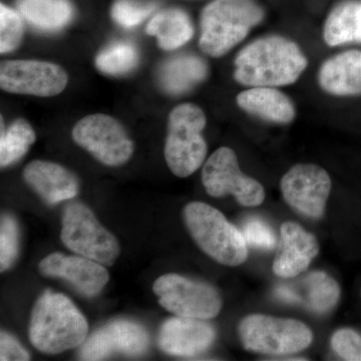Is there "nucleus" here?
<instances>
[{
	"mask_svg": "<svg viewBox=\"0 0 361 361\" xmlns=\"http://www.w3.org/2000/svg\"><path fill=\"white\" fill-rule=\"evenodd\" d=\"M308 63L303 49L294 40L283 35H264L240 49L233 78L245 87H287L295 84Z\"/></svg>",
	"mask_w": 361,
	"mask_h": 361,
	"instance_id": "obj_1",
	"label": "nucleus"
},
{
	"mask_svg": "<svg viewBox=\"0 0 361 361\" xmlns=\"http://www.w3.org/2000/svg\"><path fill=\"white\" fill-rule=\"evenodd\" d=\"M89 324L68 297L45 291L37 299L30 316L28 336L40 353L59 355L82 345Z\"/></svg>",
	"mask_w": 361,
	"mask_h": 361,
	"instance_id": "obj_2",
	"label": "nucleus"
},
{
	"mask_svg": "<svg viewBox=\"0 0 361 361\" xmlns=\"http://www.w3.org/2000/svg\"><path fill=\"white\" fill-rule=\"evenodd\" d=\"M264 18L257 0H212L201 13L199 47L211 58H222Z\"/></svg>",
	"mask_w": 361,
	"mask_h": 361,
	"instance_id": "obj_3",
	"label": "nucleus"
},
{
	"mask_svg": "<svg viewBox=\"0 0 361 361\" xmlns=\"http://www.w3.org/2000/svg\"><path fill=\"white\" fill-rule=\"evenodd\" d=\"M183 218L199 248L220 264L236 267L248 258L243 234L217 209L192 202L183 210Z\"/></svg>",
	"mask_w": 361,
	"mask_h": 361,
	"instance_id": "obj_4",
	"label": "nucleus"
},
{
	"mask_svg": "<svg viewBox=\"0 0 361 361\" xmlns=\"http://www.w3.org/2000/svg\"><path fill=\"white\" fill-rule=\"evenodd\" d=\"M206 126L205 111L196 104H178L169 114L164 155L176 177H189L203 165L208 152Z\"/></svg>",
	"mask_w": 361,
	"mask_h": 361,
	"instance_id": "obj_5",
	"label": "nucleus"
},
{
	"mask_svg": "<svg viewBox=\"0 0 361 361\" xmlns=\"http://www.w3.org/2000/svg\"><path fill=\"white\" fill-rule=\"evenodd\" d=\"M238 331L244 348L269 355L299 353L313 339L311 330L298 320L262 314L246 316Z\"/></svg>",
	"mask_w": 361,
	"mask_h": 361,
	"instance_id": "obj_6",
	"label": "nucleus"
},
{
	"mask_svg": "<svg viewBox=\"0 0 361 361\" xmlns=\"http://www.w3.org/2000/svg\"><path fill=\"white\" fill-rule=\"evenodd\" d=\"M61 238L66 248L101 264H115L121 253L120 243L101 225L89 207L71 203L61 219Z\"/></svg>",
	"mask_w": 361,
	"mask_h": 361,
	"instance_id": "obj_7",
	"label": "nucleus"
},
{
	"mask_svg": "<svg viewBox=\"0 0 361 361\" xmlns=\"http://www.w3.org/2000/svg\"><path fill=\"white\" fill-rule=\"evenodd\" d=\"M73 141L109 167L125 165L134 154V142L123 123L106 114H92L73 126Z\"/></svg>",
	"mask_w": 361,
	"mask_h": 361,
	"instance_id": "obj_8",
	"label": "nucleus"
},
{
	"mask_svg": "<svg viewBox=\"0 0 361 361\" xmlns=\"http://www.w3.org/2000/svg\"><path fill=\"white\" fill-rule=\"evenodd\" d=\"M153 290L161 307L180 317L211 319L219 314L222 308V298L217 289L175 273L159 277Z\"/></svg>",
	"mask_w": 361,
	"mask_h": 361,
	"instance_id": "obj_9",
	"label": "nucleus"
},
{
	"mask_svg": "<svg viewBox=\"0 0 361 361\" xmlns=\"http://www.w3.org/2000/svg\"><path fill=\"white\" fill-rule=\"evenodd\" d=\"M202 183L207 193L215 198L232 195L240 205L246 207L264 202V188L242 172L236 153L228 147H221L209 157L202 171Z\"/></svg>",
	"mask_w": 361,
	"mask_h": 361,
	"instance_id": "obj_10",
	"label": "nucleus"
},
{
	"mask_svg": "<svg viewBox=\"0 0 361 361\" xmlns=\"http://www.w3.org/2000/svg\"><path fill=\"white\" fill-rule=\"evenodd\" d=\"M68 84L63 66L39 59H9L0 65V87L8 94L37 97L59 96Z\"/></svg>",
	"mask_w": 361,
	"mask_h": 361,
	"instance_id": "obj_11",
	"label": "nucleus"
},
{
	"mask_svg": "<svg viewBox=\"0 0 361 361\" xmlns=\"http://www.w3.org/2000/svg\"><path fill=\"white\" fill-rule=\"evenodd\" d=\"M331 186L329 173L315 164H297L285 173L280 182L288 205L313 219L324 215Z\"/></svg>",
	"mask_w": 361,
	"mask_h": 361,
	"instance_id": "obj_12",
	"label": "nucleus"
},
{
	"mask_svg": "<svg viewBox=\"0 0 361 361\" xmlns=\"http://www.w3.org/2000/svg\"><path fill=\"white\" fill-rule=\"evenodd\" d=\"M149 337L147 330L132 320H114L94 332L82 343V360H104L115 353L140 356L148 350Z\"/></svg>",
	"mask_w": 361,
	"mask_h": 361,
	"instance_id": "obj_13",
	"label": "nucleus"
},
{
	"mask_svg": "<svg viewBox=\"0 0 361 361\" xmlns=\"http://www.w3.org/2000/svg\"><path fill=\"white\" fill-rule=\"evenodd\" d=\"M39 268L44 276L66 280L87 297L97 295L110 280V274L103 264L80 255L49 254L40 261Z\"/></svg>",
	"mask_w": 361,
	"mask_h": 361,
	"instance_id": "obj_14",
	"label": "nucleus"
},
{
	"mask_svg": "<svg viewBox=\"0 0 361 361\" xmlns=\"http://www.w3.org/2000/svg\"><path fill=\"white\" fill-rule=\"evenodd\" d=\"M216 338L210 323L196 318H170L161 325L159 348L169 355L195 356L206 351Z\"/></svg>",
	"mask_w": 361,
	"mask_h": 361,
	"instance_id": "obj_15",
	"label": "nucleus"
},
{
	"mask_svg": "<svg viewBox=\"0 0 361 361\" xmlns=\"http://www.w3.org/2000/svg\"><path fill=\"white\" fill-rule=\"evenodd\" d=\"M280 233L281 242L273 261V272L279 277L298 276L317 256L319 244L314 235L296 223H283Z\"/></svg>",
	"mask_w": 361,
	"mask_h": 361,
	"instance_id": "obj_16",
	"label": "nucleus"
},
{
	"mask_svg": "<svg viewBox=\"0 0 361 361\" xmlns=\"http://www.w3.org/2000/svg\"><path fill=\"white\" fill-rule=\"evenodd\" d=\"M23 179L49 205L71 200L80 192L77 176L54 161H30L23 170Z\"/></svg>",
	"mask_w": 361,
	"mask_h": 361,
	"instance_id": "obj_17",
	"label": "nucleus"
},
{
	"mask_svg": "<svg viewBox=\"0 0 361 361\" xmlns=\"http://www.w3.org/2000/svg\"><path fill=\"white\" fill-rule=\"evenodd\" d=\"M275 296L289 304H300L312 312L323 314L331 310L341 297V288L334 278L322 271H315L299 281L297 288L279 286Z\"/></svg>",
	"mask_w": 361,
	"mask_h": 361,
	"instance_id": "obj_18",
	"label": "nucleus"
},
{
	"mask_svg": "<svg viewBox=\"0 0 361 361\" xmlns=\"http://www.w3.org/2000/svg\"><path fill=\"white\" fill-rule=\"evenodd\" d=\"M317 82L330 96H361V51L339 52L325 59L318 71Z\"/></svg>",
	"mask_w": 361,
	"mask_h": 361,
	"instance_id": "obj_19",
	"label": "nucleus"
},
{
	"mask_svg": "<svg viewBox=\"0 0 361 361\" xmlns=\"http://www.w3.org/2000/svg\"><path fill=\"white\" fill-rule=\"evenodd\" d=\"M236 104L244 113L275 125H289L297 115L291 97L278 87H247L237 94Z\"/></svg>",
	"mask_w": 361,
	"mask_h": 361,
	"instance_id": "obj_20",
	"label": "nucleus"
},
{
	"mask_svg": "<svg viewBox=\"0 0 361 361\" xmlns=\"http://www.w3.org/2000/svg\"><path fill=\"white\" fill-rule=\"evenodd\" d=\"M147 33L155 37L163 51H176L187 44L195 35L191 18L184 9L177 7L158 11L149 21Z\"/></svg>",
	"mask_w": 361,
	"mask_h": 361,
	"instance_id": "obj_21",
	"label": "nucleus"
},
{
	"mask_svg": "<svg viewBox=\"0 0 361 361\" xmlns=\"http://www.w3.org/2000/svg\"><path fill=\"white\" fill-rule=\"evenodd\" d=\"M208 66L195 56H174L164 61L158 73L159 84L170 94H183L193 90L206 80Z\"/></svg>",
	"mask_w": 361,
	"mask_h": 361,
	"instance_id": "obj_22",
	"label": "nucleus"
},
{
	"mask_svg": "<svg viewBox=\"0 0 361 361\" xmlns=\"http://www.w3.org/2000/svg\"><path fill=\"white\" fill-rule=\"evenodd\" d=\"M322 37L330 47L361 44V0H343L327 14Z\"/></svg>",
	"mask_w": 361,
	"mask_h": 361,
	"instance_id": "obj_23",
	"label": "nucleus"
},
{
	"mask_svg": "<svg viewBox=\"0 0 361 361\" xmlns=\"http://www.w3.org/2000/svg\"><path fill=\"white\" fill-rule=\"evenodd\" d=\"M18 6L30 25L44 32L63 30L73 18L70 0H20Z\"/></svg>",
	"mask_w": 361,
	"mask_h": 361,
	"instance_id": "obj_24",
	"label": "nucleus"
},
{
	"mask_svg": "<svg viewBox=\"0 0 361 361\" xmlns=\"http://www.w3.org/2000/svg\"><path fill=\"white\" fill-rule=\"evenodd\" d=\"M37 141L32 126L25 118L14 121L8 129L1 130L0 140V166L9 167L20 161Z\"/></svg>",
	"mask_w": 361,
	"mask_h": 361,
	"instance_id": "obj_25",
	"label": "nucleus"
},
{
	"mask_svg": "<svg viewBox=\"0 0 361 361\" xmlns=\"http://www.w3.org/2000/svg\"><path fill=\"white\" fill-rule=\"evenodd\" d=\"M140 63L139 51L130 42H116L99 51L94 59L97 70L104 75L120 77L128 75Z\"/></svg>",
	"mask_w": 361,
	"mask_h": 361,
	"instance_id": "obj_26",
	"label": "nucleus"
},
{
	"mask_svg": "<svg viewBox=\"0 0 361 361\" xmlns=\"http://www.w3.org/2000/svg\"><path fill=\"white\" fill-rule=\"evenodd\" d=\"M23 39L21 14L6 4H0V54L16 51Z\"/></svg>",
	"mask_w": 361,
	"mask_h": 361,
	"instance_id": "obj_27",
	"label": "nucleus"
},
{
	"mask_svg": "<svg viewBox=\"0 0 361 361\" xmlns=\"http://www.w3.org/2000/svg\"><path fill=\"white\" fill-rule=\"evenodd\" d=\"M20 252V227L9 214H2L0 222V269L4 272L16 262Z\"/></svg>",
	"mask_w": 361,
	"mask_h": 361,
	"instance_id": "obj_28",
	"label": "nucleus"
},
{
	"mask_svg": "<svg viewBox=\"0 0 361 361\" xmlns=\"http://www.w3.org/2000/svg\"><path fill=\"white\" fill-rule=\"evenodd\" d=\"M156 6L137 0H116L111 9V16L118 25L132 28L147 20L155 11Z\"/></svg>",
	"mask_w": 361,
	"mask_h": 361,
	"instance_id": "obj_29",
	"label": "nucleus"
},
{
	"mask_svg": "<svg viewBox=\"0 0 361 361\" xmlns=\"http://www.w3.org/2000/svg\"><path fill=\"white\" fill-rule=\"evenodd\" d=\"M242 234L247 245L271 250L276 247L277 240L275 233L265 221L258 218H250L242 226Z\"/></svg>",
	"mask_w": 361,
	"mask_h": 361,
	"instance_id": "obj_30",
	"label": "nucleus"
},
{
	"mask_svg": "<svg viewBox=\"0 0 361 361\" xmlns=\"http://www.w3.org/2000/svg\"><path fill=\"white\" fill-rule=\"evenodd\" d=\"M331 346L342 360L361 361V334L355 330H337L332 336Z\"/></svg>",
	"mask_w": 361,
	"mask_h": 361,
	"instance_id": "obj_31",
	"label": "nucleus"
},
{
	"mask_svg": "<svg viewBox=\"0 0 361 361\" xmlns=\"http://www.w3.org/2000/svg\"><path fill=\"white\" fill-rule=\"evenodd\" d=\"M30 353L16 341V338L6 331L0 334V360H30Z\"/></svg>",
	"mask_w": 361,
	"mask_h": 361,
	"instance_id": "obj_32",
	"label": "nucleus"
}]
</instances>
